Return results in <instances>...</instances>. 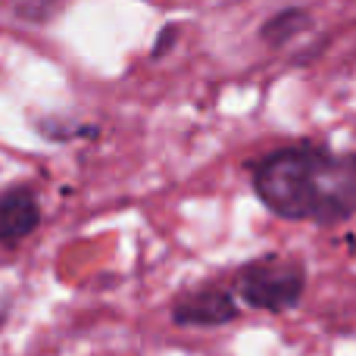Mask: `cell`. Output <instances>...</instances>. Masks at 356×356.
Masks as SVG:
<instances>
[{"mask_svg": "<svg viewBox=\"0 0 356 356\" xmlns=\"http://www.w3.org/2000/svg\"><path fill=\"white\" fill-rule=\"evenodd\" d=\"M38 219H41V209L29 188H10L6 194H0V241L13 244L31 234Z\"/></svg>", "mask_w": 356, "mask_h": 356, "instance_id": "4", "label": "cell"}, {"mask_svg": "<svg viewBox=\"0 0 356 356\" xmlns=\"http://www.w3.org/2000/svg\"><path fill=\"white\" fill-rule=\"evenodd\" d=\"M253 191L282 219L338 225L356 216V154L278 147L253 163Z\"/></svg>", "mask_w": 356, "mask_h": 356, "instance_id": "1", "label": "cell"}, {"mask_svg": "<svg viewBox=\"0 0 356 356\" xmlns=\"http://www.w3.org/2000/svg\"><path fill=\"white\" fill-rule=\"evenodd\" d=\"M307 25V16H303L300 10H288V13H282V16H275L269 25H266V41H282V38H291L297 29H303Z\"/></svg>", "mask_w": 356, "mask_h": 356, "instance_id": "5", "label": "cell"}, {"mask_svg": "<svg viewBox=\"0 0 356 356\" xmlns=\"http://www.w3.org/2000/svg\"><path fill=\"white\" fill-rule=\"evenodd\" d=\"M307 269L291 257H259L241 266L234 275V294L253 309L284 313L303 300Z\"/></svg>", "mask_w": 356, "mask_h": 356, "instance_id": "2", "label": "cell"}, {"mask_svg": "<svg viewBox=\"0 0 356 356\" xmlns=\"http://www.w3.org/2000/svg\"><path fill=\"white\" fill-rule=\"evenodd\" d=\"M172 319L188 328H216L238 319V303H234V294L228 288L200 284V288L178 297L172 307Z\"/></svg>", "mask_w": 356, "mask_h": 356, "instance_id": "3", "label": "cell"}]
</instances>
